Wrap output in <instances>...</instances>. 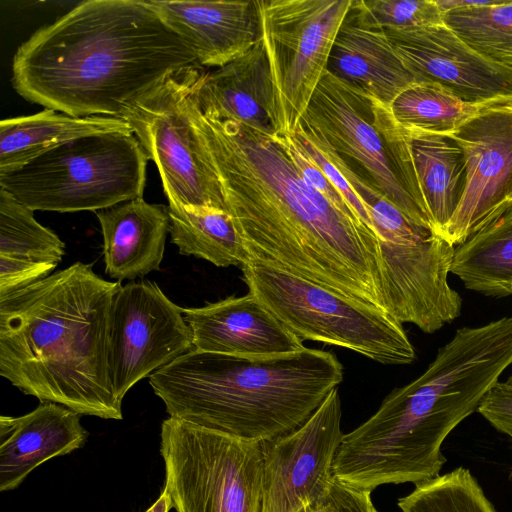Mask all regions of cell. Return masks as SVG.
Returning a JSON list of instances; mask_svg holds the SVG:
<instances>
[{"label":"cell","instance_id":"cell-16","mask_svg":"<svg viewBox=\"0 0 512 512\" xmlns=\"http://www.w3.org/2000/svg\"><path fill=\"white\" fill-rule=\"evenodd\" d=\"M193 349L244 357L291 354L305 348L255 295L230 296L197 308H182Z\"/></svg>","mask_w":512,"mask_h":512},{"label":"cell","instance_id":"cell-15","mask_svg":"<svg viewBox=\"0 0 512 512\" xmlns=\"http://www.w3.org/2000/svg\"><path fill=\"white\" fill-rule=\"evenodd\" d=\"M384 29L395 54L417 82L438 84L472 103L512 96V67L482 56L444 22Z\"/></svg>","mask_w":512,"mask_h":512},{"label":"cell","instance_id":"cell-25","mask_svg":"<svg viewBox=\"0 0 512 512\" xmlns=\"http://www.w3.org/2000/svg\"><path fill=\"white\" fill-rule=\"evenodd\" d=\"M168 207L171 241L181 254L193 255L218 267L236 266L240 269L251 260L227 212H193Z\"/></svg>","mask_w":512,"mask_h":512},{"label":"cell","instance_id":"cell-6","mask_svg":"<svg viewBox=\"0 0 512 512\" xmlns=\"http://www.w3.org/2000/svg\"><path fill=\"white\" fill-rule=\"evenodd\" d=\"M148 160L134 134L92 135L0 175V189L33 211L96 212L143 198Z\"/></svg>","mask_w":512,"mask_h":512},{"label":"cell","instance_id":"cell-10","mask_svg":"<svg viewBox=\"0 0 512 512\" xmlns=\"http://www.w3.org/2000/svg\"><path fill=\"white\" fill-rule=\"evenodd\" d=\"M352 0H256L277 136L293 135L327 71Z\"/></svg>","mask_w":512,"mask_h":512},{"label":"cell","instance_id":"cell-32","mask_svg":"<svg viewBox=\"0 0 512 512\" xmlns=\"http://www.w3.org/2000/svg\"><path fill=\"white\" fill-rule=\"evenodd\" d=\"M289 156L298 167L304 179L328 201L341 211L360 218L331 181L325 176L320 167L306 153L294 135L277 136ZM361 219V218H360ZM365 223V222H364Z\"/></svg>","mask_w":512,"mask_h":512},{"label":"cell","instance_id":"cell-20","mask_svg":"<svg viewBox=\"0 0 512 512\" xmlns=\"http://www.w3.org/2000/svg\"><path fill=\"white\" fill-rule=\"evenodd\" d=\"M198 106L219 120H230L269 136L273 123V88L262 40L249 51L196 81Z\"/></svg>","mask_w":512,"mask_h":512},{"label":"cell","instance_id":"cell-28","mask_svg":"<svg viewBox=\"0 0 512 512\" xmlns=\"http://www.w3.org/2000/svg\"><path fill=\"white\" fill-rule=\"evenodd\" d=\"M443 22L482 56L512 67V1L454 9Z\"/></svg>","mask_w":512,"mask_h":512},{"label":"cell","instance_id":"cell-26","mask_svg":"<svg viewBox=\"0 0 512 512\" xmlns=\"http://www.w3.org/2000/svg\"><path fill=\"white\" fill-rule=\"evenodd\" d=\"M485 103L464 101L435 83L416 82L403 90L389 109L406 134L449 137Z\"/></svg>","mask_w":512,"mask_h":512},{"label":"cell","instance_id":"cell-7","mask_svg":"<svg viewBox=\"0 0 512 512\" xmlns=\"http://www.w3.org/2000/svg\"><path fill=\"white\" fill-rule=\"evenodd\" d=\"M241 270L249 292L302 341L346 348L385 365L414 361L402 324L385 311L257 260Z\"/></svg>","mask_w":512,"mask_h":512},{"label":"cell","instance_id":"cell-35","mask_svg":"<svg viewBox=\"0 0 512 512\" xmlns=\"http://www.w3.org/2000/svg\"><path fill=\"white\" fill-rule=\"evenodd\" d=\"M477 411L495 429L512 436V377L495 383L479 403Z\"/></svg>","mask_w":512,"mask_h":512},{"label":"cell","instance_id":"cell-9","mask_svg":"<svg viewBox=\"0 0 512 512\" xmlns=\"http://www.w3.org/2000/svg\"><path fill=\"white\" fill-rule=\"evenodd\" d=\"M160 437L164 490L177 512H262L261 442L172 417Z\"/></svg>","mask_w":512,"mask_h":512},{"label":"cell","instance_id":"cell-12","mask_svg":"<svg viewBox=\"0 0 512 512\" xmlns=\"http://www.w3.org/2000/svg\"><path fill=\"white\" fill-rule=\"evenodd\" d=\"M192 349V331L182 308L155 282L119 286L108 327V372L118 402L137 382Z\"/></svg>","mask_w":512,"mask_h":512},{"label":"cell","instance_id":"cell-29","mask_svg":"<svg viewBox=\"0 0 512 512\" xmlns=\"http://www.w3.org/2000/svg\"><path fill=\"white\" fill-rule=\"evenodd\" d=\"M397 505L402 512H496L476 478L464 467L415 485Z\"/></svg>","mask_w":512,"mask_h":512},{"label":"cell","instance_id":"cell-30","mask_svg":"<svg viewBox=\"0 0 512 512\" xmlns=\"http://www.w3.org/2000/svg\"><path fill=\"white\" fill-rule=\"evenodd\" d=\"M365 6L384 28H410L443 23L435 0H364Z\"/></svg>","mask_w":512,"mask_h":512},{"label":"cell","instance_id":"cell-8","mask_svg":"<svg viewBox=\"0 0 512 512\" xmlns=\"http://www.w3.org/2000/svg\"><path fill=\"white\" fill-rule=\"evenodd\" d=\"M334 163L364 202L377 234L390 315L425 333L458 318L462 298L448 282L455 246L411 221L342 159Z\"/></svg>","mask_w":512,"mask_h":512},{"label":"cell","instance_id":"cell-23","mask_svg":"<svg viewBox=\"0 0 512 512\" xmlns=\"http://www.w3.org/2000/svg\"><path fill=\"white\" fill-rule=\"evenodd\" d=\"M406 135L417 182L433 229L442 236L465 191L464 154L456 142L447 136Z\"/></svg>","mask_w":512,"mask_h":512},{"label":"cell","instance_id":"cell-33","mask_svg":"<svg viewBox=\"0 0 512 512\" xmlns=\"http://www.w3.org/2000/svg\"><path fill=\"white\" fill-rule=\"evenodd\" d=\"M306 512H378L371 492L359 490L334 479L329 490Z\"/></svg>","mask_w":512,"mask_h":512},{"label":"cell","instance_id":"cell-34","mask_svg":"<svg viewBox=\"0 0 512 512\" xmlns=\"http://www.w3.org/2000/svg\"><path fill=\"white\" fill-rule=\"evenodd\" d=\"M57 265L0 256V297L51 275Z\"/></svg>","mask_w":512,"mask_h":512},{"label":"cell","instance_id":"cell-24","mask_svg":"<svg viewBox=\"0 0 512 512\" xmlns=\"http://www.w3.org/2000/svg\"><path fill=\"white\" fill-rule=\"evenodd\" d=\"M450 273L486 296L512 294V210L455 247Z\"/></svg>","mask_w":512,"mask_h":512},{"label":"cell","instance_id":"cell-1","mask_svg":"<svg viewBox=\"0 0 512 512\" xmlns=\"http://www.w3.org/2000/svg\"><path fill=\"white\" fill-rule=\"evenodd\" d=\"M194 87L191 118L226 212L251 260L390 315L375 231L315 190L277 136L204 112L195 100Z\"/></svg>","mask_w":512,"mask_h":512},{"label":"cell","instance_id":"cell-37","mask_svg":"<svg viewBox=\"0 0 512 512\" xmlns=\"http://www.w3.org/2000/svg\"><path fill=\"white\" fill-rule=\"evenodd\" d=\"M173 508V502L170 495L163 490L159 498L145 512H169Z\"/></svg>","mask_w":512,"mask_h":512},{"label":"cell","instance_id":"cell-3","mask_svg":"<svg viewBox=\"0 0 512 512\" xmlns=\"http://www.w3.org/2000/svg\"><path fill=\"white\" fill-rule=\"evenodd\" d=\"M121 283L76 262L0 297V375L41 402L121 420L108 372V327Z\"/></svg>","mask_w":512,"mask_h":512},{"label":"cell","instance_id":"cell-5","mask_svg":"<svg viewBox=\"0 0 512 512\" xmlns=\"http://www.w3.org/2000/svg\"><path fill=\"white\" fill-rule=\"evenodd\" d=\"M299 126L367 177L411 221L434 231L408 137L389 106L326 71Z\"/></svg>","mask_w":512,"mask_h":512},{"label":"cell","instance_id":"cell-22","mask_svg":"<svg viewBox=\"0 0 512 512\" xmlns=\"http://www.w3.org/2000/svg\"><path fill=\"white\" fill-rule=\"evenodd\" d=\"M133 134L129 123L108 116L75 117L52 109L1 120L0 175L72 140L108 134Z\"/></svg>","mask_w":512,"mask_h":512},{"label":"cell","instance_id":"cell-2","mask_svg":"<svg viewBox=\"0 0 512 512\" xmlns=\"http://www.w3.org/2000/svg\"><path fill=\"white\" fill-rule=\"evenodd\" d=\"M189 68L202 67L148 0H85L18 47L11 83L45 109L122 119L143 95Z\"/></svg>","mask_w":512,"mask_h":512},{"label":"cell","instance_id":"cell-36","mask_svg":"<svg viewBox=\"0 0 512 512\" xmlns=\"http://www.w3.org/2000/svg\"><path fill=\"white\" fill-rule=\"evenodd\" d=\"M504 0H435L443 15L459 8L487 7L501 4Z\"/></svg>","mask_w":512,"mask_h":512},{"label":"cell","instance_id":"cell-17","mask_svg":"<svg viewBox=\"0 0 512 512\" xmlns=\"http://www.w3.org/2000/svg\"><path fill=\"white\" fill-rule=\"evenodd\" d=\"M165 24L193 50L199 65L220 68L260 39L253 0H148Z\"/></svg>","mask_w":512,"mask_h":512},{"label":"cell","instance_id":"cell-19","mask_svg":"<svg viewBox=\"0 0 512 512\" xmlns=\"http://www.w3.org/2000/svg\"><path fill=\"white\" fill-rule=\"evenodd\" d=\"M87 437L80 414L53 402L22 416H1L0 491L17 488L36 467L81 448Z\"/></svg>","mask_w":512,"mask_h":512},{"label":"cell","instance_id":"cell-21","mask_svg":"<svg viewBox=\"0 0 512 512\" xmlns=\"http://www.w3.org/2000/svg\"><path fill=\"white\" fill-rule=\"evenodd\" d=\"M95 214L101 227L108 276L120 282L160 269L170 232L169 207L139 198Z\"/></svg>","mask_w":512,"mask_h":512},{"label":"cell","instance_id":"cell-4","mask_svg":"<svg viewBox=\"0 0 512 512\" xmlns=\"http://www.w3.org/2000/svg\"><path fill=\"white\" fill-rule=\"evenodd\" d=\"M343 379L335 354L244 357L192 349L149 376L169 417L264 442L302 425Z\"/></svg>","mask_w":512,"mask_h":512},{"label":"cell","instance_id":"cell-27","mask_svg":"<svg viewBox=\"0 0 512 512\" xmlns=\"http://www.w3.org/2000/svg\"><path fill=\"white\" fill-rule=\"evenodd\" d=\"M64 255V242L34 211L0 189V256L58 265Z\"/></svg>","mask_w":512,"mask_h":512},{"label":"cell","instance_id":"cell-18","mask_svg":"<svg viewBox=\"0 0 512 512\" xmlns=\"http://www.w3.org/2000/svg\"><path fill=\"white\" fill-rule=\"evenodd\" d=\"M327 71L386 106L417 82L364 0H352L332 46Z\"/></svg>","mask_w":512,"mask_h":512},{"label":"cell","instance_id":"cell-39","mask_svg":"<svg viewBox=\"0 0 512 512\" xmlns=\"http://www.w3.org/2000/svg\"><path fill=\"white\" fill-rule=\"evenodd\" d=\"M510 478L512 479V473H511V475H510Z\"/></svg>","mask_w":512,"mask_h":512},{"label":"cell","instance_id":"cell-31","mask_svg":"<svg viewBox=\"0 0 512 512\" xmlns=\"http://www.w3.org/2000/svg\"><path fill=\"white\" fill-rule=\"evenodd\" d=\"M293 135L298 140L303 149L306 151V153L320 167L325 176L341 193L344 199L355 211V213L361 218L363 222H365L370 228L373 229L371 219L364 202L356 193L351 184L348 182L343 173L327 157V155L324 153V151L317 143V141L306 131H304L301 127H298Z\"/></svg>","mask_w":512,"mask_h":512},{"label":"cell","instance_id":"cell-11","mask_svg":"<svg viewBox=\"0 0 512 512\" xmlns=\"http://www.w3.org/2000/svg\"><path fill=\"white\" fill-rule=\"evenodd\" d=\"M202 68L167 77L123 115L160 174L169 206L224 211L225 204L190 113V95Z\"/></svg>","mask_w":512,"mask_h":512},{"label":"cell","instance_id":"cell-38","mask_svg":"<svg viewBox=\"0 0 512 512\" xmlns=\"http://www.w3.org/2000/svg\"><path fill=\"white\" fill-rule=\"evenodd\" d=\"M300 512H306V510H305V509H303V510H301Z\"/></svg>","mask_w":512,"mask_h":512},{"label":"cell","instance_id":"cell-14","mask_svg":"<svg viewBox=\"0 0 512 512\" xmlns=\"http://www.w3.org/2000/svg\"><path fill=\"white\" fill-rule=\"evenodd\" d=\"M338 388L295 430L261 442L262 512H300L334 481L333 463L343 439Z\"/></svg>","mask_w":512,"mask_h":512},{"label":"cell","instance_id":"cell-13","mask_svg":"<svg viewBox=\"0 0 512 512\" xmlns=\"http://www.w3.org/2000/svg\"><path fill=\"white\" fill-rule=\"evenodd\" d=\"M449 137L466 163L465 191L442 235L456 247L512 210V96L485 103Z\"/></svg>","mask_w":512,"mask_h":512}]
</instances>
